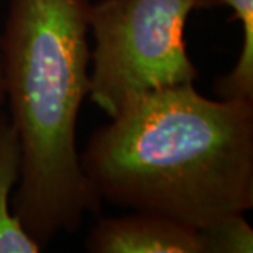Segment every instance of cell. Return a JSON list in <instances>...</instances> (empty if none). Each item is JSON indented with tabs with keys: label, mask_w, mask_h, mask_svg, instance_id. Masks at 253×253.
<instances>
[{
	"label": "cell",
	"mask_w": 253,
	"mask_h": 253,
	"mask_svg": "<svg viewBox=\"0 0 253 253\" xmlns=\"http://www.w3.org/2000/svg\"><path fill=\"white\" fill-rule=\"evenodd\" d=\"M100 197L196 229L253 207V100L209 99L194 84L140 95L81 153Z\"/></svg>",
	"instance_id": "obj_1"
},
{
	"label": "cell",
	"mask_w": 253,
	"mask_h": 253,
	"mask_svg": "<svg viewBox=\"0 0 253 253\" xmlns=\"http://www.w3.org/2000/svg\"><path fill=\"white\" fill-rule=\"evenodd\" d=\"M89 0H10L0 35L3 97L20 143L13 214L44 247L73 234L100 197L76 146L90 89Z\"/></svg>",
	"instance_id": "obj_2"
},
{
	"label": "cell",
	"mask_w": 253,
	"mask_h": 253,
	"mask_svg": "<svg viewBox=\"0 0 253 253\" xmlns=\"http://www.w3.org/2000/svg\"><path fill=\"white\" fill-rule=\"evenodd\" d=\"M201 0H97L89 5V97L110 119L140 95L194 84L184 28Z\"/></svg>",
	"instance_id": "obj_3"
},
{
	"label": "cell",
	"mask_w": 253,
	"mask_h": 253,
	"mask_svg": "<svg viewBox=\"0 0 253 253\" xmlns=\"http://www.w3.org/2000/svg\"><path fill=\"white\" fill-rule=\"evenodd\" d=\"M90 253H202L199 232L169 217L133 211L100 219L85 239Z\"/></svg>",
	"instance_id": "obj_4"
},
{
	"label": "cell",
	"mask_w": 253,
	"mask_h": 253,
	"mask_svg": "<svg viewBox=\"0 0 253 253\" xmlns=\"http://www.w3.org/2000/svg\"><path fill=\"white\" fill-rule=\"evenodd\" d=\"M20 178V143L8 115L0 110V253H40L42 245L13 214L10 197Z\"/></svg>",
	"instance_id": "obj_5"
},
{
	"label": "cell",
	"mask_w": 253,
	"mask_h": 253,
	"mask_svg": "<svg viewBox=\"0 0 253 253\" xmlns=\"http://www.w3.org/2000/svg\"><path fill=\"white\" fill-rule=\"evenodd\" d=\"M234 10V18L242 22V51L237 64L215 81L219 99L253 100V0H214Z\"/></svg>",
	"instance_id": "obj_6"
},
{
	"label": "cell",
	"mask_w": 253,
	"mask_h": 253,
	"mask_svg": "<svg viewBox=\"0 0 253 253\" xmlns=\"http://www.w3.org/2000/svg\"><path fill=\"white\" fill-rule=\"evenodd\" d=\"M202 253H252L253 229L245 214H232L197 229Z\"/></svg>",
	"instance_id": "obj_7"
},
{
	"label": "cell",
	"mask_w": 253,
	"mask_h": 253,
	"mask_svg": "<svg viewBox=\"0 0 253 253\" xmlns=\"http://www.w3.org/2000/svg\"><path fill=\"white\" fill-rule=\"evenodd\" d=\"M0 104H5V97H3V79H2V56H0Z\"/></svg>",
	"instance_id": "obj_8"
},
{
	"label": "cell",
	"mask_w": 253,
	"mask_h": 253,
	"mask_svg": "<svg viewBox=\"0 0 253 253\" xmlns=\"http://www.w3.org/2000/svg\"><path fill=\"white\" fill-rule=\"evenodd\" d=\"M201 3H202V8L204 7H215L214 0H201Z\"/></svg>",
	"instance_id": "obj_9"
},
{
	"label": "cell",
	"mask_w": 253,
	"mask_h": 253,
	"mask_svg": "<svg viewBox=\"0 0 253 253\" xmlns=\"http://www.w3.org/2000/svg\"><path fill=\"white\" fill-rule=\"evenodd\" d=\"M2 107H3V104H0V110H2Z\"/></svg>",
	"instance_id": "obj_10"
}]
</instances>
